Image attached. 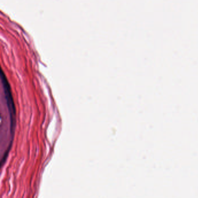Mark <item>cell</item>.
Here are the masks:
<instances>
[{
  "instance_id": "cell-1",
  "label": "cell",
  "mask_w": 198,
  "mask_h": 198,
  "mask_svg": "<svg viewBox=\"0 0 198 198\" xmlns=\"http://www.w3.org/2000/svg\"><path fill=\"white\" fill-rule=\"evenodd\" d=\"M1 77H2V83L4 85V92L6 94V102L8 105V108L9 111L10 113V117H11V129L13 127L15 123V105L13 103V101L12 99V95L10 91V87L9 86V84L6 80V77L4 75L3 72L1 73Z\"/></svg>"
}]
</instances>
